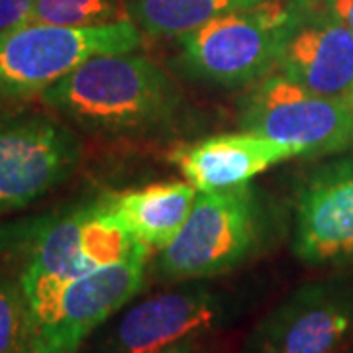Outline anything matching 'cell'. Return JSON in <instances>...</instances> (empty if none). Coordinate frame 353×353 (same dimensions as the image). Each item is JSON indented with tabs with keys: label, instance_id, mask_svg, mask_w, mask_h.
Wrapping results in <instances>:
<instances>
[{
	"label": "cell",
	"instance_id": "277c9868",
	"mask_svg": "<svg viewBox=\"0 0 353 353\" xmlns=\"http://www.w3.org/2000/svg\"><path fill=\"white\" fill-rule=\"evenodd\" d=\"M301 8L303 4L292 0H263L218 16L176 38V69L204 85H253L275 69L283 39Z\"/></svg>",
	"mask_w": 353,
	"mask_h": 353
},
{
	"label": "cell",
	"instance_id": "d6986e66",
	"mask_svg": "<svg viewBox=\"0 0 353 353\" xmlns=\"http://www.w3.org/2000/svg\"><path fill=\"white\" fill-rule=\"evenodd\" d=\"M318 6L353 32V0H320Z\"/></svg>",
	"mask_w": 353,
	"mask_h": 353
},
{
	"label": "cell",
	"instance_id": "7a4b0ae2",
	"mask_svg": "<svg viewBox=\"0 0 353 353\" xmlns=\"http://www.w3.org/2000/svg\"><path fill=\"white\" fill-rule=\"evenodd\" d=\"M139 245L112 212L110 194L43 216L2 236L0 248L18 253V281L28 312H36L73 279L128 257Z\"/></svg>",
	"mask_w": 353,
	"mask_h": 353
},
{
	"label": "cell",
	"instance_id": "2e32d148",
	"mask_svg": "<svg viewBox=\"0 0 353 353\" xmlns=\"http://www.w3.org/2000/svg\"><path fill=\"white\" fill-rule=\"evenodd\" d=\"M130 20L128 0H34V24L90 28Z\"/></svg>",
	"mask_w": 353,
	"mask_h": 353
},
{
	"label": "cell",
	"instance_id": "7402d4cb",
	"mask_svg": "<svg viewBox=\"0 0 353 353\" xmlns=\"http://www.w3.org/2000/svg\"><path fill=\"white\" fill-rule=\"evenodd\" d=\"M341 353H353V352H341Z\"/></svg>",
	"mask_w": 353,
	"mask_h": 353
},
{
	"label": "cell",
	"instance_id": "5bb4252c",
	"mask_svg": "<svg viewBox=\"0 0 353 353\" xmlns=\"http://www.w3.org/2000/svg\"><path fill=\"white\" fill-rule=\"evenodd\" d=\"M196 194L189 181H175L110 194V204L118 224L150 252L159 253L185 226Z\"/></svg>",
	"mask_w": 353,
	"mask_h": 353
},
{
	"label": "cell",
	"instance_id": "44dd1931",
	"mask_svg": "<svg viewBox=\"0 0 353 353\" xmlns=\"http://www.w3.org/2000/svg\"><path fill=\"white\" fill-rule=\"evenodd\" d=\"M292 2L303 4V6H318L320 4V0H292Z\"/></svg>",
	"mask_w": 353,
	"mask_h": 353
},
{
	"label": "cell",
	"instance_id": "e0dca14e",
	"mask_svg": "<svg viewBox=\"0 0 353 353\" xmlns=\"http://www.w3.org/2000/svg\"><path fill=\"white\" fill-rule=\"evenodd\" d=\"M30 336V312L22 285L0 273V353H26Z\"/></svg>",
	"mask_w": 353,
	"mask_h": 353
},
{
	"label": "cell",
	"instance_id": "7c38bea8",
	"mask_svg": "<svg viewBox=\"0 0 353 353\" xmlns=\"http://www.w3.org/2000/svg\"><path fill=\"white\" fill-rule=\"evenodd\" d=\"M273 71L316 94L353 104V32L320 6H303Z\"/></svg>",
	"mask_w": 353,
	"mask_h": 353
},
{
	"label": "cell",
	"instance_id": "ac0fdd59",
	"mask_svg": "<svg viewBox=\"0 0 353 353\" xmlns=\"http://www.w3.org/2000/svg\"><path fill=\"white\" fill-rule=\"evenodd\" d=\"M34 0H0V38L32 22Z\"/></svg>",
	"mask_w": 353,
	"mask_h": 353
},
{
	"label": "cell",
	"instance_id": "5b68a950",
	"mask_svg": "<svg viewBox=\"0 0 353 353\" xmlns=\"http://www.w3.org/2000/svg\"><path fill=\"white\" fill-rule=\"evenodd\" d=\"M139 46L141 30L132 20L90 28L30 22L0 38V101L41 94L90 57Z\"/></svg>",
	"mask_w": 353,
	"mask_h": 353
},
{
	"label": "cell",
	"instance_id": "ba28073f",
	"mask_svg": "<svg viewBox=\"0 0 353 353\" xmlns=\"http://www.w3.org/2000/svg\"><path fill=\"white\" fill-rule=\"evenodd\" d=\"M130 303L94 336L88 353H155L183 340H202L220 328L232 303L206 281H185Z\"/></svg>",
	"mask_w": 353,
	"mask_h": 353
},
{
	"label": "cell",
	"instance_id": "9c48e42d",
	"mask_svg": "<svg viewBox=\"0 0 353 353\" xmlns=\"http://www.w3.org/2000/svg\"><path fill=\"white\" fill-rule=\"evenodd\" d=\"M353 340V279L303 283L248 334L238 353H341Z\"/></svg>",
	"mask_w": 353,
	"mask_h": 353
},
{
	"label": "cell",
	"instance_id": "4fadbf2b",
	"mask_svg": "<svg viewBox=\"0 0 353 353\" xmlns=\"http://www.w3.org/2000/svg\"><path fill=\"white\" fill-rule=\"evenodd\" d=\"M171 157L181 175L194 189L199 192H212L248 185L253 176L299 155L292 148L275 139L240 132L181 145Z\"/></svg>",
	"mask_w": 353,
	"mask_h": 353
},
{
	"label": "cell",
	"instance_id": "9a60e30c",
	"mask_svg": "<svg viewBox=\"0 0 353 353\" xmlns=\"http://www.w3.org/2000/svg\"><path fill=\"white\" fill-rule=\"evenodd\" d=\"M263 0H128V18L141 34L181 38L218 16L245 10Z\"/></svg>",
	"mask_w": 353,
	"mask_h": 353
},
{
	"label": "cell",
	"instance_id": "52a82bcc",
	"mask_svg": "<svg viewBox=\"0 0 353 353\" xmlns=\"http://www.w3.org/2000/svg\"><path fill=\"white\" fill-rule=\"evenodd\" d=\"M240 126L289 145L299 157L338 155L353 148V104L316 94L271 71L241 101Z\"/></svg>",
	"mask_w": 353,
	"mask_h": 353
},
{
	"label": "cell",
	"instance_id": "8fae6325",
	"mask_svg": "<svg viewBox=\"0 0 353 353\" xmlns=\"http://www.w3.org/2000/svg\"><path fill=\"white\" fill-rule=\"evenodd\" d=\"M294 255L312 267L353 265V153L316 165L294 201Z\"/></svg>",
	"mask_w": 353,
	"mask_h": 353
},
{
	"label": "cell",
	"instance_id": "30bf717a",
	"mask_svg": "<svg viewBox=\"0 0 353 353\" xmlns=\"http://www.w3.org/2000/svg\"><path fill=\"white\" fill-rule=\"evenodd\" d=\"M75 132L43 114L0 118V214L22 210L63 185L81 163Z\"/></svg>",
	"mask_w": 353,
	"mask_h": 353
},
{
	"label": "cell",
	"instance_id": "6da1fadb",
	"mask_svg": "<svg viewBox=\"0 0 353 353\" xmlns=\"http://www.w3.org/2000/svg\"><path fill=\"white\" fill-rule=\"evenodd\" d=\"M39 97L75 126L106 138L161 134L185 106L175 81L134 51L94 55Z\"/></svg>",
	"mask_w": 353,
	"mask_h": 353
},
{
	"label": "cell",
	"instance_id": "8992f818",
	"mask_svg": "<svg viewBox=\"0 0 353 353\" xmlns=\"http://www.w3.org/2000/svg\"><path fill=\"white\" fill-rule=\"evenodd\" d=\"M150 257L139 243L124 259L67 283L30 314L26 353H81L88 338L143 290Z\"/></svg>",
	"mask_w": 353,
	"mask_h": 353
},
{
	"label": "cell",
	"instance_id": "ffe728a7",
	"mask_svg": "<svg viewBox=\"0 0 353 353\" xmlns=\"http://www.w3.org/2000/svg\"><path fill=\"white\" fill-rule=\"evenodd\" d=\"M155 353H206L201 340H183L176 341L173 345H167L163 350Z\"/></svg>",
	"mask_w": 353,
	"mask_h": 353
},
{
	"label": "cell",
	"instance_id": "3957f363",
	"mask_svg": "<svg viewBox=\"0 0 353 353\" xmlns=\"http://www.w3.org/2000/svg\"><path fill=\"white\" fill-rule=\"evenodd\" d=\"M263 206L250 185L199 192L176 238L153 261L163 283L208 281L252 259L263 241Z\"/></svg>",
	"mask_w": 353,
	"mask_h": 353
}]
</instances>
